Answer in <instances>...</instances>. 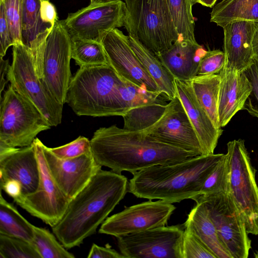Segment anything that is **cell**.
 <instances>
[{
	"label": "cell",
	"mask_w": 258,
	"mask_h": 258,
	"mask_svg": "<svg viewBox=\"0 0 258 258\" xmlns=\"http://www.w3.org/2000/svg\"><path fill=\"white\" fill-rule=\"evenodd\" d=\"M127 178L100 169L73 198L60 220L51 227L66 248L80 245L94 234L128 191Z\"/></svg>",
	"instance_id": "6da1fadb"
},
{
	"label": "cell",
	"mask_w": 258,
	"mask_h": 258,
	"mask_svg": "<svg viewBox=\"0 0 258 258\" xmlns=\"http://www.w3.org/2000/svg\"><path fill=\"white\" fill-rule=\"evenodd\" d=\"M90 142L97 163L118 173L128 171L134 174L151 166L200 155L162 142L143 132L128 131L116 125L100 127Z\"/></svg>",
	"instance_id": "7a4b0ae2"
},
{
	"label": "cell",
	"mask_w": 258,
	"mask_h": 258,
	"mask_svg": "<svg viewBox=\"0 0 258 258\" xmlns=\"http://www.w3.org/2000/svg\"><path fill=\"white\" fill-rule=\"evenodd\" d=\"M224 154H202L144 169L133 174L128 191L138 198L170 203L192 199L200 195L204 181Z\"/></svg>",
	"instance_id": "3957f363"
},
{
	"label": "cell",
	"mask_w": 258,
	"mask_h": 258,
	"mask_svg": "<svg viewBox=\"0 0 258 258\" xmlns=\"http://www.w3.org/2000/svg\"><path fill=\"white\" fill-rule=\"evenodd\" d=\"M121 82L110 64L80 68L70 81L66 103L79 116H122L127 109Z\"/></svg>",
	"instance_id": "277c9868"
},
{
	"label": "cell",
	"mask_w": 258,
	"mask_h": 258,
	"mask_svg": "<svg viewBox=\"0 0 258 258\" xmlns=\"http://www.w3.org/2000/svg\"><path fill=\"white\" fill-rule=\"evenodd\" d=\"M125 28L147 48L158 54L178 39L168 0H125Z\"/></svg>",
	"instance_id": "5b68a950"
},
{
	"label": "cell",
	"mask_w": 258,
	"mask_h": 258,
	"mask_svg": "<svg viewBox=\"0 0 258 258\" xmlns=\"http://www.w3.org/2000/svg\"><path fill=\"white\" fill-rule=\"evenodd\" d=\"M51 127L39 109L10 84L1 99L0 146H30L39 133Z\"/></svg>",
	"instance_id": "8992f818"
},
{
	"label": "cell",
	"mask_w": 258,
	"mask_h": 258,
	"mask_svg": "<svg viewBox=\"0 0 258 258\" xmlns=\"http://www.w3.org/2000/svg\"><path fill=\"white\" fill-rule=\"evenodd\" d=\"M6 78L18 93L39 109L51 126L61 123L63 104L37 75L32 52L23 43L13 46V61L9 66Z\"/></svg>",
	"instance_id": "52a82bcc"
},
{
	"label": "cell",
	"mask_w": 258,
	"mask_h": 258,
	"mask_svg": "<svg viewBox=\"0 0 258 258\" xmlns=\"http://www.w3.org/2000/svg\"><path fill=\"white\" fill-rule=\"evenodd\" d=\"M229 192L234 201L248 234L258 235V185L256 170L242 139L227 144Z\"/></svg>",
	"instance_id": "ba28073f"
},
{
	"label": "cell",
	"mask_w": 258,
	"mask_h": 258,
	"mask_svg": "<svg viewBox=\"0 0 258 258\" xmlns=\"http://www.w3.org/2000/svg\"><path fill=\"white\" fill-rule=\"evenodd\" d=\"M203 202L218 234L233 258H247L251 248L244 221L229 192L192 199Z\"/></svg>",
	"instance_id": "9c48e42d"
},
{
	"label": "cell",
	"mask_w": 258,
	"mask_h": 258,
	"mask_svg": "<svg viewBox=\"0 0 258 258\" xmlns=\"http://www.w3.org/2000/svg\"><path fill=\"white\" fill-rule=\"evenodd\" d=\"M33 143L39 164V185L34 192L22 195L14 201L31 215L52 227L61 218L70 200L49 171L43 152V144L37 138Z\"/></svg>",
	"instance_id": "30bf717a"
},
{
	"label": "cell",
	"mask_w": 258,
	"mask_h": 258,
	"mask_svg": "<svg viewBox=\"0 0 258 258\" xmlns=\"http://www.w3.org/2000/svg\"><path fill=\"white\" fill-rule=\"evenodd\" d=\"M126 4L121 0H108L90 4L69 13L61 20L71 38H82L101 42L103 34L125 25Z\"/></svg>",
	"instance_id": "8fae6325"
},
{
	"label": "cell",
	"mask_w": 258,
	"mask_h": 258,
	"mask_svg": "<svg viewBox=\"0 0 258 258\" xmlns=\"http://www.w3.org/2000/svg\"><path fill=\"white\" fill-rule=\"evenodd\" d=\"M184 230L179 225L164 226L121 235L118 247L125 258H181Z\"/></svg>",
	"instance_id": "7c38bea8"
},
{
	"label": "cell",
	"mask_w": 258,
	"mask_h": 258,
	"mask_svg": "<svg viewBox=\"0 0 258 258\" xmlns=\"http://www.w3.org/2000/svg\"><path fill=\"white\" fill-rule=\"evenodd\" d=\"M71 38L61 20L56 21L45 44L42 79L60 103L66 98L72 74L70 70Z\"/></svg>",
	"instance_id": "4fadbf2b"
},
{
	"label": "cell",
	"mask_w": 258,
	"mask_h": 258,
	"mask_svg": "<svg viewBox=\"0 0 258 258\" xmlns=\"http://www.w3.org/2000/svg\"><path fill=\"white\" fill-rule=\"evenodd\" d=\"M165 201L152 200L125 207L122 211L109 217L102 223L99 232L118 237L165 226L175 209Z\"/></svg>",
	"instance_id": "5bb4252c"
},
{
	"label": "cell",
	"mask_w": 258,
	"mask_h": 258,
	"mask_svg": "<svg viewBox=\"0 0 258 258\" xmlns=\"http://www.w3.org/2000/svg\"><path fill=\"white\" fill-rule=\"evenodd\" d=\"M101 42L109 64L121 78L139 87L160 92L132 49L128 36L115 28L105 32Z\"/></svg>",
	"instance_id": "9a60e30c"
},
{
	"label": "cell",
	"mask_w": 258,
	"mask_h": 258,
	"mask_svg": "<svg viewBox=\"0 0 258 258\" xmlns=\"http://www.w3.org/2000/svg\"><path fill=\"white\" fill-rule=\"evenodd\" d=\"M162 142L204 154L196 132L177 97L170 101L166 111L151 127L142 131Z\"/></svg>",
	"instance_id": "2e32d148"
},
{
	"label": "cell",
	"mask_w": 258,
	"mask_h": 258,
	"mask_svg": "<svg viewBox=\"0 0 258 258\" xmlns=\"http://www.w3.org/2000/svg\"><path fill=\"white\" fill-rule=\"evenodd\" d=\"M43 149L52 176L70 200L101 169L102 166L96 161L92 152L76 158L62 159L54 155L44 144Z\"/></svg>",
	"instance_id": "e0dca14e"
},
{
	"label": "cell",
	"mask_w": 258,
	"mask_h": 258,
	"mask_svg": "<svg viewBox=\"0 0 258 258\" xmlns=\"http://www.w3.org/2000/svg\"><path fill=\"white\" fill-rule=\"evenodd\" d=\"M9 179L20 182L22 195L37 190L40 172L33 143L20 148L0 146V184Z\"/></svg>",
	"instance_id": "ac0fdd59"
},
{
	"label": "cell",
	"mask_w": 258,
	"mask_h": 258,
	"mask_svg": "<svg viewBox=\"0 0 258 258\" xmlns=\"http://www.w3.org/2000/svg\"><path fill=\"white\" fill-rule=\"evenodd\" d=\"M257 22L235 21L224 26V67L243 72L252 63L253 55L252 40Z\"/></svg>",
	"instance_id": "d6986e66"
},
{
	"label": "cell",
	"mask_w": 258,
	"mask_h": 258,
	"mask_svg": "<svg viewBox=\"0 0 258 258\" xmlns=\"http://www.w3.org/2000/svg\"><path fill=\"white\" fill-rule=\"evenodd\" d=\"M176 96L182 103L192 124L204 154H213L221 136L222 128H217L200 105L188 82L175 79Z\"/></svg>",
	"instance_id": "ffe728a7"
},
{
	"label": "cell",
	"mask_w": 258,
	"mask_h": 258,
	"mask_svg": "<svg viewBox=\"0 0 258 258\" xmlns=\"http://www.w3.org/2000/svg\"><path fill=\"white\" fill-rule=\"evenodd\" d=\"M221 77L218 115L220 127L226 126L239 111L244 110L252 86L243 72L224 67Z\"/></svg>",
	"instance_id": "44dd1931"
},
{
	"label": "cell",
	"mask_w": 258,
	"mask_h": 258,
	"mask_svg": "<svg viewBox=\"0 0 258 258\" xmlns=\"http://www.w3.org/2000/svg\"><path fill=\"white\" fill-rule=\"evenodd\" d=\"M206 51L197 42L177 40L168 49L155 55L175 79L186 82L197 76Z\"/></svg>",
	"instance_id": "7402d4cb"
},
{
	"label": "cell",
	"mask_w": 258,
	"mask_h": 258,
	"mask_svg": "<svg viewBox=\"0 0 258 258\" xmlns=\"http://www.w3.org/2000/svg\"><path fill=\"white\" fill-rule=\"evenodd\" d=\"M196 203L183 224L184 228L199 238L217 258H233L221 240L205 204Z\"/></svg>",
	"instance_id": "603a6c76"
},
{
	"label": "cell",
	"mask_w": 258,
	"mask_h": 258,
	"mask_svg": "<svg viewBox=\"0 0 258 258\" xmlns=\"http://www.w3.org/2000/svg\"><path fill=\"white\" fill-rule=\"evenodd\" d=\"M131 46L144 69L156 82L160 92L169 100L176 97L175 78L157 56L137 38L128 35Z\"/></svg>",
	"instance_id": "cb8c5ba5"
},
{
	"label": "cell",
	"mask_w": 258,
	"mask_h": 258,
	"mask_svg": "<svg viewBox=\"0 0 258 258\" xmlns=\"http://www.w3.org/2000/svg\"><path fill=\"white\" fill-rule=\"evenodd\" d=\"M240 21L258 22V0H221L213 7L210 22L217 26Z\"/></svg>",
	"instance_id": "d4e9b609"
},
{
	"label": "cell",
	"mask_w": 258,
	"mask_h": 258,
	"mask_svg": "<svg viewBox=\"0 0 258 258\" xmlns=\"http://www.w3.org/2000/svg\"><path fill=\"white\" fill-rule=\"evenodd\" d=\"M188 82L198 102L214 125L221 128L218 104L221 77L218 74L196 76Z\"/></svg>",
	"instance_id": "484cf974"
},
{
	"label": "cell",
	"mask_w": 258,
	"mask_h": 258,
	"mask_svg": "<svg viewBox=\"0 0 258 258\" xmlns=\"http://www.w3.org/2000/svg\"><path fill=\"white\" fill-rule=\"evenodd\" d=\"M0 234L33 242L34 226L18 212L16 208L0 196Z\"/></svg>",
	"instance_id": "4316f807"
},
{
	"label": "cell",
	"mask_w": 258,
	"mask_h": 258,
	"mask_svg": "<svg viewBox=\"0 0 258 258\" xmlns=\"http://www.w3.org/2000/svg\"><path fill=\"white\" fill-rule=\"evenodd\" d=\"M167 104L153 103L129 109L122 116L124 120L123 128L142 132L151 127L164 115Z\"/></svg>",
	"instance_id": "83f0119b"
},
{
	"label": "cell",
	"mask_w": 258,
	"mask_h": 258,
	"mask_svg": "<svg viewBox=\"0 0 258 258\" xmlns=\"http://www.w3.org/2000/svg\"><path fill=\"white\" fill-rule=\"evenodd\" d=\"M72 58L82 67L109 64L101 42L93 40L71 39Z\"/></svg>",
	"instance_id": "f1b7e54d"
},
{
	"label": "cell",
	"mask_w": 258,
	"mask_h": 258,
	"mask_svg": "<svg viewBox=\"0 0 258 258\" xmlns=\"http://www.w3.org/2000/svg\"><path fill=\"white\" fill-rule=\"evenodd\" d=\"M169 11L179 40L193 42L195 36V21L192 12L195 5L192 0H168Z\"/></svg>",
	"instance_id": "f546056e"
},
{
	"label": "cell",
	"mask_w": 258,
	"mask_h": 258,
	"mask_svg": "<svg viewBox=\"0 0 258 258\" xmlns=\"http://www.w3.org/2000/svg\"><path fill=\"white\" fill-rule=\"evenodd\" d=\"M119 91L127 111L136 107L153 103L167 104L166 101L169 100L160 92L139 87L122 78Z\"/></svg>",
	"instance_id": "4dcf8cb0"
},
{
	"label": "cell",
	"mask_w": 258,
	"mask_h": 258,
	"mask_svg": "<svg viewBox=\"0 0 258 258\" xmlns=\"http://www.w3.org/2000/svg\"><path fill=\"white\" fill-rule=\"evenodd\" d=\"M55 236L45 228L34 226L33 243L41 258H74L75 255L66 250Z\"/></svg>",
	"instance_id": "1f68e13d"
},
{
	"label": "cell",
	"mask_w": 258,
	"mask_h": 258,
	"mask_svg": "<svg viewBox=\"0 0 258 258\" xmlns=\"http://www.w3.org/2000/svg\"><path fill=\"white\" fill-rule=\"evenodd\" d=\"M229 172L228 157L225 154L206 179L200 195L209 196L229 192Z\"/></svg>",
	"instance_id": "d6a6232c"
},
{
	"label": "cell",
	"mask_w": 258,
	"mask_h": 258,
	"mask_svg": "<svg viewBox=\"0 0 258 258\" xmlns=\"http://www.w3.org/2000/svg\"><path fill=\"white\" fill-rule=\"evenodd\" d=\"M0 258H41L33 242L0 234Z\"/></svg>",
	"instance_id": "836d02e7"
},
{
	"label": "cell",
	"mask_w": 258,
	"mask_h": 258,
	"mask_svg": "<svg viewBox=\"0 0 258 258\" xmlns=\"http://www.w3.org/2000/svg\"><path fill=\"white\" fill-rule=\"evenodd\" d=\"M4 7L8 25L14 45L23 43L22 21L24 0H0Z\"/></svg>",
	"instance_id": "e575fe53"
},
{
	"label": "cell",
	"mask_w": 258,
	"mask_h": 258,
	"mask_svg": "<svg viewBox=\"0 0 258 258\" xmlns=\"http://www.w3.org/2000/svg\"><path fill=\"white\" fill-rule=\"evenodd\" d=\"M180 255L181 258H217L199 238L185 228L180 245Z\"/></svg>",
	"instance_id": "d590c367"
},
{
	"label": "cell",
	"mask_w": 258,
	"mask_h": 258,
	"mask_svg": "<svg viewBox=\"0 0 258 258\" xmlns=\"http://www.w3.org/2000/svg\"><path fill=\"white\" fill-rule=\"evenodd\" d=\"M50 151L58 158H76L92 152L91 142L85 137L79 136L74 141L58 147L49 148Z\"/></svg>",
	"instance_id": "8d00e7d4"
},
{
	"label": "cell",
	"mask_w": 258,
	"mask_h": 258,
	"mask_svg": "<svg viewBox=\"0 0 258 258\" xmlns=\"http://www.w3.org/2000/svg\"><path fill=\"white\" fill-rule=\"evenodd\" d=\"M225 64L224 51L219 49L208 50L200 61L197 76L218 74Z\"/></svg>",
	"instance_id": "74e56055"
},
{
	"label": "cell",
	"mask_w": 258,
	"mask_h": 258,
	"mask_svg": "<svg viewBox=\"0 0 258 258\" xmlns=\"http://www.w3.org/2000/svg\"><path fill=\"white\" fill-rule=\"evenodd\" d=\"M243 72L252 86V91L245 102L244 110L258 118V58L253 57L251 64Z\"/></svg>",
	"instance_id": "f35d334b"
},
{
	"label": "cell",
	"mask_w": 258,
	"mask_h": 258,
	"mask_svg": "<svg viewBox=\"0 0 258 258\" xmlns=\"http://www.w3.org/2000/svg\"><path fill=\"white\" fill-rule=\"evenodd\" d=\"M0 57H4L8 49L14 45L3 5L0 3Z\"/></svg>",
	"instance_id": "ab89813d"
},
{
	"label": "cell",
	"mask_w": 258,
	"mask_h": 258,
	"mask_svg": "<svg viewBox=\"0 0 258 258\" xmlns=\"http://www.w3.org/2000/svg\"><path fill=\"white\" fill-rule=\"evenodd\" d=\"M40 15L42 21L46 24L53 27L58 20L55 7L49 0H41Z\"/></svg>",
	"instance_id": "60d3db41"
},
{
	"label": "cell",
	"mask_w": 258,
	"mask_h": 258,
	"mask_svg": "<svg viewBox=\"0 0 258 258\" xmlns=\"http://www.w3.org/2000/svg\"><path fill=\"white\" fill-rule=\"evenodd\" d=\"M88 258H125L117 251L112 249L110 245L99 246L93 243L87 255Z\"/></svg>",
	"instance_id": "b9f144b4"
},
{
	"label": "cell",
	"mask_w": 258,
	"mask_h": 258,
	"mask_svg": "<svg viewBox=\"0 0 258 258\" xmlns=\"http://www.w3.org/2000/svg\"><path fill=\"white\" fill-rule=\"evenodd\" d=\"M1 189L13 198L14 200L22 195V187L20 182L15 179H9L0 184Z\"/></svg>",
	"instance_id": "7bdbcfd3"
},
{
	"label": "cell",
	"mask_w": 258,
	"mask_h": 258,
	"mask_svg": "<svg viewBox=\"0 0 258 258\" xmlns=\"http://www.w3.org/2000/svg\"><path fill=\"white\" fill-rule=\"evenodd\" d=\"M1 94L3 91L5 84L8 82L4 79V75L7 74L9 67V59L4 60L3 57H1Z\"/></svg>",
	"instance_id": "ee69618b"
},
{
	"label": "cell",
	"mask_w": 258,
	"mask_h": 258,
	"mask_svg": "<svg viewBox=\"0 0 258 258\" xmlns=\"http://www.w3.org/2000/svg\"><path fill=\"white\" fill-rule=\"evenodd\" d=\"M252 50L253 57L258 58V22L252 37Z\"/></svg>",
	"instance_id": "f6af8a7d"
},
{
	"label": "cell",
	"mask_w": 258,
	"mask_h": 258,
	"mask_svg": "<svg viewBox=\"0 0 258 258\" xmlns=\"http://www.w3.org/2000/svg\"><path fill=\"white\" fill-rule=\"evenodd\" d=\"M192 1L195 4L198 3V4H200L201 5L205 6V7L213 8L215 6L217 0H192Z\"/></svg>",
	"instance_id": "bcb514c9"
},
{
	"label": "cell",
	"mask_w": 258,
	"mask_h": 258,
	"mask_svg": "<svg viewBox=\"0 0 258 258\" xmlns=\"http://www.w3.org/2000/svg\"><path fill=\"white\" fill-rule=\"evenodd\" d=\"M108 0H90V4H97L103 3Z\"/></svg>",
	"instance_id": "7dc6e473"
},
{
	"label": "cell",
	"mask_w": 258,
	"mask_h": 258,
	"mask_svg": "<svg viewBox=\"0 0 258 258\" xmlns=\"http://www.w3.org/2000/svg\"><path fill=\"white\" fill-rule=\"evenodd\" d=\"M254 257L255 258H258V250L256 251L254 253Z\"/></svg>",
	"instance_id": "c3c4849f"
},
{
	"label": "cell",
	"mask_w": 258,
	"mask_h": 258,
	"mask_svg": "<svg viewBox=\"0 0 258 258\" xmlns=\"http://www.w3.org/2000/svg\"></svg>",
	"instance_id": "681fc988"
}]
</instances>
